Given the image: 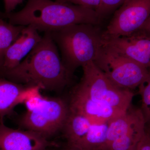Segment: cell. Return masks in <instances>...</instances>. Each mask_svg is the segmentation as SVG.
Segmentation results:
<instances>
[{
	"mask_svg": "<svg viewBox=\"0 0 150 150\" xmlns=\"http://www.w3.org/2000/svg\"><path fill=\"white\" fill-rule=\"evenodd\" d=\"M73 75L62 62L49 32L44 33L40 42L16 67L0 71V78L49 91L64 88L69 84Z\"/></svg>",
	"mask_w": 150,
	"mask_h": 150,
	"instance_id": "obj_1",
	"label": "cell"
},
{
	"mask_svg": "<svg viewBox=\"0 0 150 150\" xmlns=\"http://www.w3.org/2000/svg\"><path fill=\"white\" fill-rule=\"evenodd\" d=\"M14 25H30L38 31L52 32L77 24L96 25L101 20L95 11L81 6L51 0H28L17 12H0Z\"/></svg>",
	"mask_w": 150,
	"mask_h": 150,
	"instance_id": "obj_2",
	"label": "cell"
},
{
	"mask_svg": "<svg viewBox=\"0 0 150 150\" xmlns=\"http://www.w3.org/2000/svg\"><path fill=\"white\" fill-rule=\"evenodd\" d=\"M96 25L77 24L49 32L61 51L65 67L72 74L98 58L103 47V32Z\"/></svg>",
	"mask_w": 150,
	"mask_h": 150,
	"instance_id": "obj_3",
	"label": "cell"
},
{
	"mask_svg": "<svg viewBox=\"0 0 150 150\" xmlns=\"http://www.w3.org/2000/svg\"><path fill=\"white\" fill-rule=\"evenodd\" d=\"M83 74L75 88L96 102L123 111L131 107L134 93L114 85L93 62L82 67Z\"/></svg>",
	"mask_w": 150,
	"mask_h": 150,
	"instance_id": "obj_4",
	"label": "cell"
},
{
	"mask_svg": "<svg viewBox=\"0 0 150 150\" xmlns=\"http://www.w3.org/2000/svg\"><path fill=\"white\" fill-rule=\"evenodd\" d=\"M69 113V105L60 98L43 97L37 107L27 110L18 120L21 129L49 139L62 131Z\"/></svg>",
	"mask_w": 150,
	"mask_h": 150,
	"instance_id": "obj_5",
	"label": "cell"
},
{
	"mask_svg": "<svg viewBox=\"0 0 150 150\" xmlns=\"http://www.w3.org/2000/svg\"><path fill=\"white\" fill-rule=\"evenodd\" d=\"M94 63L114 85L123 89L139 87L147 77L148 69L103 45Z\"/></svg>",
	"mask_w": 150,
	"mask_h": 150,
	"instance_id": "obj_6",
	"label": "cell"
},
{
	"mask_svg": "<svg viewBox=\"0 0 150 150\" xmlns=\"http://www.w3.org/2000/svg\"><path fill=\"white\" fill-rule=\"evenodd\" d=\"M150 15V0H127L114 12L104 39L127 36L142 27Z\"/></svg>",
	"mask_w": 150,
	"mask_h": 150,
	"instance_id": "obj_7",
	"label": "cell"
},
{
	"mask_svg": "<svg viewBox=\"0 0 150 150\" xmlns=\"http://www.w3.org/2000/svg\"><path fill=\"white\" fill-rule=\"evenodd\" d=\"M103 44L147 69L150 68V35L141 30L127 36L103 38Z\"/></svg>",
	"mask_w": 150,
	"mask_h": 150,
	"instance_id": "obj_8",
	"label": "cell"
},
{
	"mask_svg": "<svg viewBox=\"0 0 150 150\" xmlns=\"http://www.w3.org/2000/svg\"><path fill=\"white\" fill-rule=\"evenodd\" d=\"M59 147L34 131L12 129L0 122V150H46Z\"/></svg>",
	"mask_w": 150,
	"mask_h": 150,
	"instance_id": "obj_9",
	"label": "cell"
},
{
	"mask_svg": "<svg viewBox=\"0 0 150 150\" xmlns=\"http://www.w3.org/2000/svg\"><path fill=\"white\" fill-rule=\"evenodd\" d=\"M70 111L88 118L93 123H106L126 111L94 101L74 89L69 104Z\"/></svg>",
	"mask_w": 150,
	"mask_h": 150,
	"instance_id": "obj_10",
	"label": "cell"
},
{
	"mask_svg": "<svg viewBox=\"0 0 150 150\" xmlns=\"http://www.w3.org/2000/svg\"><path fill=\"white\" fill-rule=\"evenodd\" d=\"M42 37L32 26H25L16 40L5 52L0 71L16 67L40 42Z\"/></svg>",
	"mask_w": 150,
	"mask_h": 150,
	"instance_id": "obj_11",
	"label": "cell"
},
{
	"mask_svg": "<svg viewBox=\"0 0 150 150\" xmlns=\"http://www.w3.org/2000/svg\"><path fill=\"white\" fill-rule=\"evenodd\" d=\"M40 89L37 87L27 86L0 78V122H4L6 116L13 114L16 105L24 103Z\"/></svg>",
	"mask_w": 150,
	"mask_h": 150,
	"instance_id": "obj_12",
	"label": "cell"
},
{
	"mask_svg": "<svg viewBox=\"0 0 150 150\" xmlns=\"http://www.w3.org/2000/svg\"><path fill=\"white\" fill-rule=\"evenodd\" d=\"M144 120L141 109L130 107L123 114L110 120L108 122L106 141L101 150H105L112 142L125 135L137 123Z\"/></svg>",
	"mask_w": 150,
	"mask_h": 150,
	"instance_id": "obj_13",
	"label": "cell"
},
{
	"mask_svg": "<svg viewBox=\"0 0 150 150\" xmlns=\"http://www.w3.org/2000/svg\"><path fill=\"white\" fill-rule=\"evenodd\" d=\"M88 118L70 111L62 131L67 145L76 147L86 136L93 124Z\"/></svg>",
	"mask_w": 150,
	"mask_h": 150,
	"instance_id": "obj_14",
	"label": "cell"
},
{
	"mask_svg": "<svg viewBox=\"0 0 150 150\" xmlns=\"http://www.w3.org/2000/svg\"><path fill=\"white\" fill-rule=\"evenodd\" d=\"M108 122L93 123L83 139L74 147L80 150H102L106 141Z\"/></svg>",
	"mask_w": 150,
	"mask_h": 150,
	"instance_id": "obj_15",
	"label": "cell"
},
{
	"mask_svg": "<svg viewBox=\"0 0 150 150\" xmlns=\"http://www.w3.org/2000/svg\"><path fill=\"white\" fill-rule=\"evenodd\" d=\"M24 27L14 25L0 18V67L6 50L16 40Z\"/></svg>",
	"mask_w": 150,
	"mask_h": 150,
	"instance_id": "obj_16",
	"label": "cell"
},
{
	"mask_svg": "<svg viewBox=\"0 0 150 150\" xmlns=\"http://www.w3.org/2000/svg\"><path fill=\"white\" fill-rule=\"evenodd\" d=\"M147 77L139 86V93L142 98L141 109L146 126H150V68H148Z\"/></svg>",
	"mask_w": 150,
	"mask_h": 150,
	"instance_id": "obj_17",
	"label": "cell"
},
{
	"mask_svg": "<svg viewBox=\"0 0 150 150\" xmlns=\"http://www.w3.org/2000/svg\"><path fill=\"white\" fill-rule=\"evenodd\" d=\"M127 0H101V5L97 13L100 19L114 12Z\"/></svg>",
	"mask_w": 150,
	"mask_h": 150,
	"instance_id": "obj_18",
	"label": "cell"
},
{
	"mask_svg": "<svg viewBox=\"0 0 150 150\" xmlns=\"http://www.w3.org/2000/svg\"><path fill=\"white\" fill-rule=\"evenodd\" d=\"M59 2L69 3L84 7L97 11L101 5V0H56Z\"/></svg>",
	"mask_w": 150,
	"mask_h": 150,
	"instance_id": "obj_19",
	"label": "cell"
},
{
	"mask_svg": "<svg viewBox=\"0 0 150 150\" xmlns=\"http://www.w3.org/2000/svg\"><path fill=\"white\" fill-rule=\"evenodd\" d=\"M136 150H150V135L146 131L137 144Z\"/></svg>",
	"mask_w": 150,
	"mask_h": 150,
	"instance_id": "obj_20",
	"label": "cell"
},
{
	"mask_svg": "<svg viewBox=\"0 0 150 150\" xmlns=\"http://www.w3.org/2000/svg\"><path fill=\"white\" fill-rule=\"evenodd\" d=\"M23 0H4L5 13H11L18 5L22 4Z\"/></svg>",
	"mask_w": 150,
	"mask_h": 150,
	"instance_id": "obj_21",
	"label": "cell"
},
{
	"mask_svg": "<svg viewBox=\"0 0 150 150\" xmlns=\"http://www.w3.org/2000/svg\"><path fill=\"white\" fill-rule=\"evenodd\" d=\"M138 30H141L146 34L150 35V15L144 23Z\"/></svg>",
	"mask_w": 150,
	"mask_h": 150,
	"instance_id": "obj_22",
	"label": "cell"
},
{
	"mask_svg": "<svg viewBox=\"0 0 150 150\" xmlns=\"http://www.w3.org/2000/svg\"><path fill=\"white\" fill-rule=\"evenodd\" d=\"M61 150H80L77 148L74 147L66 145L65 147L63 148Z\"/></svg>",
	"mask_w": 150,
	"mask_h": 150,
	"instance_id": "obj_23",
	"label": "cell"
},
{
	"mask_svg": "<svg viewBox=\"0 0 150 150\" xmlns=\"http://www.w3.org/2000/svg\"><path fill=\"white\" fill-rule=\"evenodd\" d=\"M146 131L150 135V126H146Z\"/></svg>",
	"mask_w": 150,
	"mask_h": 150,
	"instance_id": "obj_24",
	"label": "cell"
},
{
	"mask_svg": "<svg viewBox=\"0 0 150 150\" xmlns=\"http://www.w3.org/2000/svg\"><path fill=\"white\" fill-rule=\"evenodd\" d=\"M136 147H137V146L135 147V148H134L133 149H131V150H136Z\"/></svg>",
	"mask_w": 150,
	"mask_h": 150,
	"instance_id": "obj_25",
	"label": "cell"
},
{
	"mask_svg": "<svg viewBox=\"0 0 150 150\" xmlns=\"http://www.w3.org/2000/svg\"><path fill=\"white\" fill-rule=\"evenodd\" d=\"M49 149H50V148H49V149H46V150H49Z\"/></svg>",
	"mask_w": 150,
	"mask_h": 150,
	"instance_id": "obj_26",
	"label": "cell"
}]
</instances>
